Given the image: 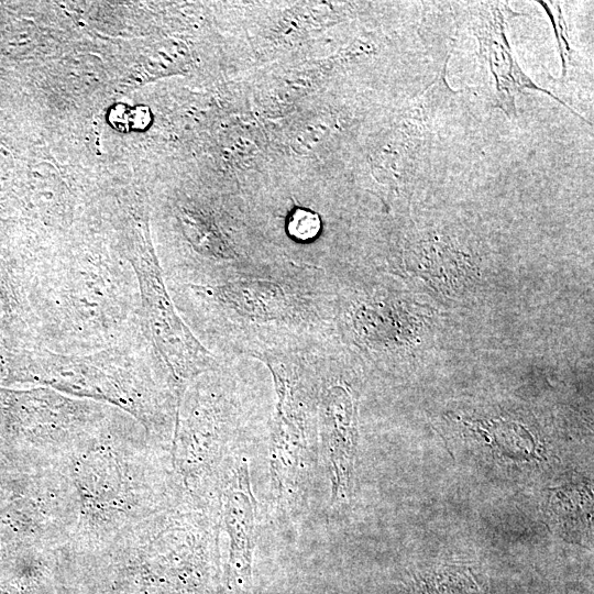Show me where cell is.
<instances>
[{
    "instance_id": "obj_1",
    "label": "cell",
    "mask_w": 594,
    "mask_h": 594,
    "mask_svg": "<svg viewBox=\"0 0 594 594\" xmlns=\"http://www.w3.org/2000/svg\"><path fill=\"white\" fill-rule=\"evenodd\" d=\"M179 316L219 361L318 350L339 339L338 283L279 260L204 285H169Z\"/></svg>"
},
{
    "instance_id": "obj_2",
    "label": "cell",
    "mask_w": 594,
    "mask_h": 594,
    "mask_svg": "<svg viewBox=\"0 0 594 594\" xmlns=\"http://www.w3.org/2000/svg\"><path fill=\"white\" fill-rule=\"evenodd\" d=\"M157 446L139 421L114 407L98 430L53 466L68 482L76 505V525L62 552L101 551L172 506Z\"/></svg>"
},
{
    "instance_id": "obj_3",
    "label": "cell",
    "mask_w": 594,
    "mask_h": 594,
    "mask_svg": "<svg viewBox=\"0 0 594 594\" xmlns=\"http://www.w3.org/2000/svg\"><path fill=\"white\" fill-rule=\"evenodd\" d=\"M28 377L66 395L113 406L139 421L157 444L172 443L177 391L143 332L85 354L38 349L31 358Z\"/></svg>"
},
{
    "instance_id": "obj_4",
    "label": "cell",
    "mask_w": 594,
    "mask_h": 594,
    "mask_svg": "<svg viewBox=\"0 0 594 594\" xmlns=\"http://www.w3.org/2000/svg\"><path fill=\"white\" fill-rule=\"evenodd\" d=\"M41 298L44 349L50 351L85 354L143 332L129 261L86 255L47 264Z\"/></svg>"
},
{
    "instance_id": "obj_5",
    "label": "cell",
    "mask_w": 594,
    "mask_h": 594,
    "mask_svg": "<svg viewBox=\"0 0 594 594\" xmlns=\"http://www.w3.org/2000/svg\"><path fill=\"white\" fill-rule=\"evenodd\" d=\"M261 362L271 372L276 395L271 425V474L273 487L283 494L295 479L317 430V350L271 355Z\"/></svg>"
},
{
    "instance_id": "obj_6",
    "label": "cell",
    "mask_w": 594,
    "mask_h": 594,
    "mask_svg": "<svg viewBox=\"0 0 594 594\" xmlns=\"http://www.w3.org/2000/svg\"><path fill=\"white\" fill-rule=\"evenodd\" d=\"M128 260L138 280L143 333L166 365L180 402L188 383L216 369L220 361L200 343L179 316L150 244L141 239Z\"/></svg>"
},
{
    "instance_id": "obj_7",
    "label": "cell",
    "mask_w": 594,
    "mask_h": 594,
    "mask_svg": "<svg viewBox=\"0 0 594 594\" xmlns=\"http://www.w3.org/2000/svg\"><path fill=\"white\" fill-rule=\"evenodd\" d=\"M346 352L340 339L317 351V431L327 458L332 501L350 492L356 447V398L346 380Z\"/></svg>"
},
{
    "instance_id": "obj_8",
    "label": "cell",
    "mask_w": 594,
    "mask_h": 594,
    "mask_svg": "<svg viewBox=\"0 0 594 594\" xmlns=\"http://www.w3.org/2000/svg\"><path fill=\"white\" fill-rule=\"evenodd\" d=\"M520 15L527 14L515 12L499 1H481L468 6V26L479 43L476 54L484 76H488L493 84L492 108L501 109L509 119L516 118V98L525 90L540 91L590 123L554 94L538 86L520 67L507 38L509 20Z\"/></svg>"
},
{
    "instance_id": "obj_9",
    "label": "cell",
    "mask_w": 594,
    "mask_h": 594,
    "mask_svg": "<svg viewBox=\"0 0 594 594\" xmlns=\"http://www.w3.org/2000/svg\"><path fill=\"white\" fill-rule=\"evenodd\" d=\"M221 519L229 537L227 584L230 588L248 590L256 540V501L245 461L231 470L222 486Z\"/></svg>"
},
{
    "instance_id": "obj_10",
    "label": "cell",
    "mask_w": 594,
    "mask_h": 594,
    "mask_svg": "<svg viewBox=\"0 0 594 594\" xmlns=\"http://www.w3.org/2000/svg\"><path fill=\"white\" fill-rule=\"evenodd\" d=\"M487 581L480 572L462 566H444L420 572L406 594H487Z\"/></svg>"
},
{
    "instance_id": "obj_11",
    "label": "cell",
    "mask_w": 594,
    "mask_h": 594,
    "mask_svg": "<svg viewBox=\"0 0 594 594\" xmlns=\"http://www.w3.org/2000/svg\"><path fill=\"white\" fill-rule=\"evenodd\" d=\"M323 218L311 207L294 206L284 218L287 239L300 246L315 244L323 234Z\"/></svg>"
},
{
    "instance_id": "obj_12",
    "label": "cell",
    "mask_w": 594,
    "mask_h": 594,
    "mask_svg": "<svg viewBox=\"0 0 594 594\" xmlns=\"http://www.w3.org/2000/svg\"><path fill=\"white\" fill-rule=\"evenodd\" d=\"M538 3H540V6L544 9L551 21V25L557 38L558 51L561 57V79H563L566 76L569 67L574 64L575 58L574 51L570 45L568 33L569 29L562 13V9L558 2L538 1Z\"/></svg>"
}]
</instances>
